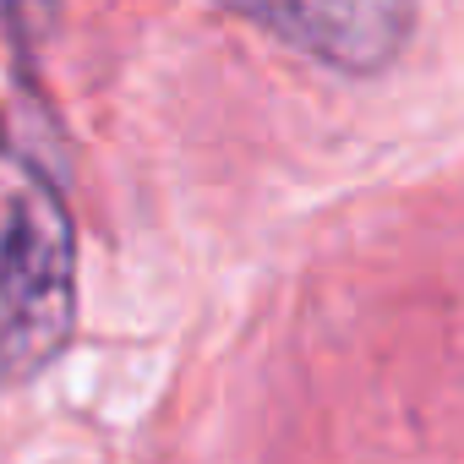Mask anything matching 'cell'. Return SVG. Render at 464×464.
<instances>
[{"mask_svg":"<svg viewBox=\"0 0 464 464\" xmlns=\"http://www.w3.org/2000/svg\"><path fill=\"white\" fill-rule=\"evenodd\" d=\"M218 6L344 77L388 72L415 34V0H218Z\"/></svg>","mask_w":464,"mask_h":464,"instance_id":"7a4b0ae2","label":"cell"},{"mask_svg":"<svg viewBox=\"0 0 464 464\" xmlns=\"http://www.w3.org/2000/svg\"><path fill=\"white\" fill-rule=\"evenodd\" d=\"M0 12H6L17 44H34V39L50 34V23H55V12H61V0H0Z\"/></svg>","mask_w":464,"mask_h":464,"instance_id":"3957f363","label":"cell"},{"mask_svg":"<svg viewBox=\"0 0 464 464\" xmlns=\"http://www.w3.org/2000/svg\"><path fill=\"white\" fill-rule=\"evenodd\" d=\"M77 334V218L61 180L0 137V382H34Z\"/></svg>","mask_w":464,"mask_h":464,"instance_id":"6da1fadb","label":"cell"}]
</instances>
